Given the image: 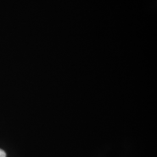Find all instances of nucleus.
<instances>
[{
	"mask_svg": "<svg viewBox=\"0 0 157 157\" xmlns=\"http://www.w3.org/2000/svg\"><path fill=\"white\" fill-rule=\"evenodd\" d=\"M6 152L0 149V157H6Z\"/></svg>",
	"mask_w": 157,
	"mask_h": 157,
	"instance_id": "1",
	"label": "nucleus"
}]
</instances>
